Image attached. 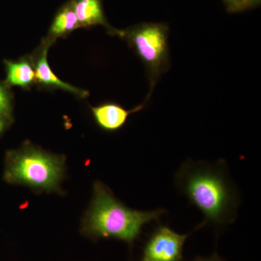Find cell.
<instances>
[{
  "instance_id": "6da1fadb",
  "label": "cell",
  "mask_w": 261,
  "mask_h": 261,
  "mask_svg": "<svg viewBox=\"0 0 261 261\" xmlns=\"http://www.w3.org/2000/svg\"><path fill=\"white\" fill-rule=\"evenodd\" d=\"M226 168L224 161L212 163L190 160L175 176L178 191L205 216L199 228L205 225L222 228L236 220L240 197Z\"/></svg>"
},
{
  "instance_id": "7a4b0ae2",
  "label": "cell",
  "mask_w": 261,
  "mask_h": 261,
  "mask_svg": "<svg viewBox=\"0 0 261 261\" xmlns=\"http://www.w3.org/2000/svg\"><path fill=\"white\" fill-rule=\"evenodd\" d=\"M164 209L142 211L127 207L101 181L94 185L93 198L82 222V232L89 238L114 239L132 247L146 224L159 221Z\"/></svg>"
},
{
  "instance_id": "3957f363",
  "label": "cell",
  "mask_w": 261,
  "mask_h": 261,
  "mask_svg": "<svg viewBox=\"0 0 261 261\" xmlns=\"http://www.w3.org/2000/svg\"><path fill=\"white\" fill-rule=\"evenodd\" d=\"M65 171V159L31 145L8 154L5 178L37 191L56 192Z\"/></svg>"
},
{
  "instance_id": "277c9868",
  "label": "cell",
  "mask_w": 261,
  "mask_h": 261,
  "mask_svg": "<svg viewBox=\"0 0 261 261\" xmlns=\"http://www.w3.org/2000/svg\"><path fill=\"white\" fill-rule=\"evenodd\" d=\"M118 37L123 38L145 64L151 88L166 72L168 65V28L164 23H143L120 30Z\"/></svg>"
},
{
  "instance_id": "5b68a950",
  "label": "cell",
  "mask_w": 261,
  "mask_h": 261,
  "mask_svg": "<svg viewBox=\"0 0 261 261\" xmlns=\"http://www.w3.org/2000/svg\"><path fill=\"white\" fill-rule=\"evenodd\" d=\"M190 234H181L160 224L149 235L140 261H181L184 245Z\"/></svg>"
},
{
  "instance_id": "8992f818",
  "label": "cell",
  "mask_w": 261,
  "mask_h": 261,
  "mask_svg": "<svg viewBox=\"0 0 261 261\" xmlns=\"http://www.w3.org/2000/svg\"><path fill=\"white\" fill-rule=\"evenodd\" d=\"M51 44L53 43L44 39L34 56L31 58L35 71L36 82L48 88L63 89L81 98L88 97V91L77 88L74 86L63 82L53 73L47 61L48 50Z\"/></svg>"
},
{
  "instance_id": "52a82bcc",
  "label": "cell",
  "mask_w": 261,
  "mask_h": 261,
  "mask_svg": "<svg viewBox=\"0 0 261 261\" xmlns=\"http://www.w3.org/2000/svg\"><path fill=\"white\" fill-rule=\"evenodd\" d=\"M146 102L132 110H126L119 104L106 102L91 108L94 121L99 127L106 132H116L126 123L130 114L139 112L145 108Z\"/></svg>"
},
{
  "instance_id": "ba28073f",
  "label": "cell",
  "mask_w": 261,
  "mask_h": 261,
  "mask_svg": "<svg viewBox=\"0 0 261 261\" xmlns=\"http://www.w3.org/2000/svg\"><path fill=\"white\" fill-rule=\"evenodd\" d=\"M80 28L102 25L109 34L118 36L119 30L108 23L103 10L102 0H71Z\"/></svg>"
},
{
  "instance_id": "9c48e42d",
  "label": "cell",
  "mask_w": 261,
  "mask_h": 261,
  "mask_svg": "<svg viewBox=\"0 0 261 261\" xmlns=\"http://www.w3.org/2000/svg\"><path fill=\"white\" fill-rule=\"evenodd\" d=\"M78 29H80L78 18L69 0L56 13L46 39L53 44L58 38L65 37Z\"/></svg>"
},
{
  "instance_id": "30bf717a",
  "label": "cell",
  "mask_w": 261,
  "mask_h": 261,
  "mask_svg": "<svg viewBox=\"0 0 261 261\" xmlns=\"http://www.w3.org/2000/svg\"><path fill=\"white\" fill-rule=\"evenodd\" d=\"M5 64L8 85L27 89L35 83V71L31 58L16 62L7 61Z\"/></svg>"
},
{
  "instance_id": "8fae6325",
  "label": "cell",
  "mask_w": 261,
  "mask_h": 261,
  "mask_svg": "<svg viewBox=\"0 0 261 261\" xmlns=\"http://www.w3.org/2000/svg\"><path fill=\"white\" fill-rule=\"evenodd\" d=\"M11 98L4 87L0 85V116L8 118L11 113Z\"/></svg>"
},
{
  "instance_id": "7c38bea8",
  "label": "cell",
  "mask_w": 261,
  "mask_h": 261,
  "mask_svg": "<svg viewBox=\"0 0 261 261\" xmlns=\"http://www.w3.org/2000/svg\"><path fill=\"white\" fill-rule=\"evenodd\" d=\"M226 10L229 13H238L240 12V4L242 0H223Z\"/></svg>"
},
{
  "instance_id": "4fadbf2b",
  "label": "cell",
  "mask_w": 261,
  "mask_h": 261,
  "mask_svg": "<svg viewBox=\"0 0 261 261\" xmlns=\"http://www.w3.org/2000/svg\"><path fill=\"white\" fill-rule=\"evenodd\" d=\"M261 0H242L240 4V12L251 9L260 5Z\"/></svg>"
},
{
  "instance_id": "5bb4252c",
  "label": "cell",
  "mask_w": 261,
  "mask_h": 261,
  "mask_svg": "<svg viewBox=\"0 0 261 261\" xmlns=\"http://www.w3.org/2000/svg\"><path fill=\"white\" fill-rule=\"evenodd\" d=\"M192 261H225L224 259L221 258V257L218 255L216 252H215L214 255H211L210 257H197L195 259H194Z\"/></svg>"
},
{
  "instance_id": "9a60e30c",
  "label": "cell",
  "mask_w": 261,
  "mask_h": 261,
  "mask_svg": "<svg viewBox=\"0 0 261 261\" xmlns=\"http://www.w3.org/2000/svg\"><path fill=\"white\" fill-rule=\"evenodd\" d=\"M6 126V121H5V118L0 116V134L3 132Z\"/></svg>"
}]
</instances>
